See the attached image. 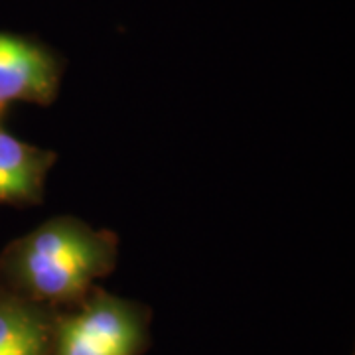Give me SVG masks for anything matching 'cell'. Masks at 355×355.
<instances>
[{
    "instance_id": "obj_5",
    "label": "cell",
    "mask_w": 355,
    "mask_h": 355,
    "mask_svg": "<svg viewBox=\"0 0 355 355\" xmlns=\"http://www.w3.org/2000/svg\"><path fill=\"white\" fill-rule=\"evenodd\" d=\"M58 310L0 288V355H53Z\"/></svg>"
},
{
    "instance_id": "obj_1",
    "label": "cell",
    "mask_w": 355,
    "mask_h": 355,
    "mask_svg": "<svg viewBox=\"0 0 355 355\" xmlns=\"http://www.w3.org/2000/svg\"><path fill=\"white\" fill-rule=\"evenodd\" d=\"M119 257V237L71 216L51 217L0 253V288L20 298L67 310L109 277Z\"/></svg>"
},
{
    "instance_id": "obj_2",
    "label": "cell",
    "mask_w": 355,
    "mask_h": 355,
    "mask_svg": "<svg viewBox=\"0 0 355 355\" xmlns=\"http://www.w3.org/2000/svg\"><path fill=\"white\" fill-rule=\"evenodd\" d=\"M153 310L95 286L73 308L60 310L53 355H142L150 347Z\"/></svg>"
},
{
    "instance_id": "obj_4",
    "label": "cell",
    "mask_w": 355,
    "mask_h": 355,
    "mask_svg": "<svg viewBox=\"0 0 355 355\" xmlns=\"http://www.w3.org/2000/svg\"><path fill=\"white\" fill-rule=\"evenodd\" d=\"M55 162L58 154L53 150L14 137L0 119V205H40L46 193V178Z\"/></svg>"
},
{
    "instance_id": "obj_3",
    "label": "cell",
    "mask_w": 355,
    "mask_h": 355,
    "mask_svg": "<svg viewBox=\"0 0 355 355\" xmlns=\"http://www.w3.org/2000/svg\"><path fill=\"white\" fill-rule=\"evenodd\" d=\"M64 71L65 60L46 42L0 30V119L18 101L50 107Z\"/></svg>"
}]
</instances>
